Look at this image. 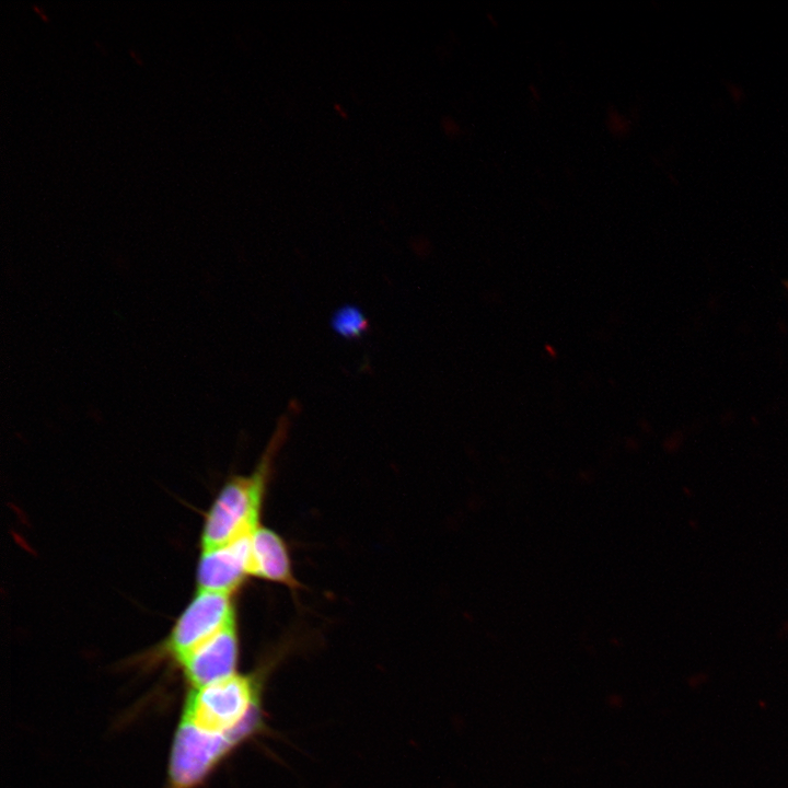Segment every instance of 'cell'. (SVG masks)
<instances>
[{"label":"cell","instance_id":"6da1fadb","mask_svg":"<svg viewBox=\"0 0 788 788\" xmlns=\"http://www.w3.org/2000/svg\"><path fill=\"white\" fill-rule=\"evenodd\" d=\"M258 685L254 676L231 674L189 686L178 726L212 738L240 743L258 725Z\"/></svg>","mask_w":788,"mask_h":788},{"label":"cell","instance_id":"7a4b0ae2","mask_svg":"<svg viewBox=\"0 0 788 788\" xmlns=\"http://www.w3.org/2000/svg\"><path fill=\"white\" fill-rule=\"evenodd\" d=\"M288 420L282 418L255 471L230 480L212 503L202 530V549L229 544L250 535L259 524V514L273 460L286 438Z\"/></svg>","mask_w":788,"mask_h":788},{"label":"cell","instance_id":"3957f363","mask_svg":"<svg viewBox=\"0 0 788 788\" xmlns=\"http://www.w3.org/2000/svg\"><path fill=\"white\" fill-rule=\"evenodd\" d=\"M234 621L230 594L199 590L173 627L165 650L178 662Z\"/></svg>","mask_w":788,"mask_h":788},{"label":"cell","instance_id":"277c9868","mask_svg":"<svg viewBox=\"0 0 788 788\" xmlns=\"http://www.w3.org/2000/svg\"><path fill=\"white\" fill-rule=\"evenodd\" d=\"M237 652L234 621L181 659L177 664L189 686H200L234 674Z\"/></svg>","mask_w":788,"mask_h":788},{"label":"cell","instance_id":"5b68a950","mask_svg":"<svg viewBox=\"0 0 788 788\" xmlns=\"http://www.w3.org/2000/svg\"><path fill=\"white\" fill-rule=\"evenodd\" d=\"M250 575V535L202 549L198 565L199 590L231 594Z\"/></svg>","mask_w":788,"mask_h":788},{"label":"cell","instance_id":"8992f818","mask_svg":"<svg viewBox=\"0 0 788 788\" xmlns=\"http://www.w3.org/2000/svg\"><path fill=\"white\" fill-rule=\"evenodd\" d=\"M250 576L297 588L288 548L273 530L258 526L250 534Z\"/></svg>","mask_w":788,"mask_h":788},{"label":"cell","instance_id":"52a82bcc","mask_svg":"<svg viewBox=\"0 0 788 788\" xmlns=\"http://www.w3.org/2000/svg\"><path fill=\"white\" fill-rule=\"evenodd\" d=\"M332 327L335 333L347 339H356L369 329V322L357 305L340 306L332 317Z\"/></svg>","mask_w":788,"mask_h":788},{"label":"cell","instance_id":"ba28073f","mask_svg":"<svg viewBox=\"0 0 788 788\" xmlns=\"http://www.w3.org/2000/svg\"><path fill=\"white\" fill-rule=\"evenodd\" d=\"M786 289L788 290V280L784 282Z\"/></svg>","mask_w":788,"mask_h":788}]
</instances>
